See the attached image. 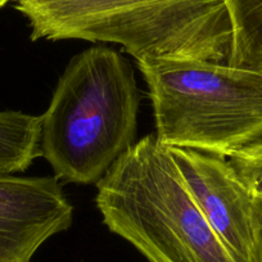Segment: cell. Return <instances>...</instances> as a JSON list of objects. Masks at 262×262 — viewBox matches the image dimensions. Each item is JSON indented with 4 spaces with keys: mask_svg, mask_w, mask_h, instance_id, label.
<instances>
[{
    "mask_svg": "<svg viewBox=\"0 0 262 262\" xmlns=\"http://www.w3.org/2000/svg\"><path fill=\"white\" fill-rule=\"evenodd\" d=\"M31 40L120 44L137 62L184 58L228 63L233 29L225 0H16Z\"/></svg>",
    "mask_w": 262,
    "mask_h": 262,
    "instance_id": "6da1fadb",
    "label": "cell"
},
{
    "mask_svg": "<svg viewBox=\"0 0 262 262\" xmlns=\"http://www.w3.org/2000/svg\"><path fill=\"white\" fill-rule=\"evenodd\" d=\"M140 93L117 50L94 47L75 55L42 116L40 150L58 179L97 184L135 144Z\"/></svg>",
    "mask_w": 262,
    "mask_h": 262,
    "instance_id": "7a4b0ae2",
    "label": "cell"
},
{
    "mask_svg": "<svg viewBox=\"0 0 262 262\" xmlns=\"http://www.w3.org/2000/svg\"><path fill=\"white\" fill-rule=\"evenodd\" d=\"M97 188L103 224L149 262H235L156 134L128 148Z\"/></svg>",
    "mask_w": 262,
    "mask_h": 262,
    "instance_id": "3957f363",
    "label": "cell"
},
{
    "mask_svg": "<svg viewBox=\"0 0 262 262\" xmlns=\"http://www.w3.org/2000/svg\"><path fill=\"white\" fill-rule=\"evenodd\" d=\"M138 67L162 144L229 158L262 139V63L158 58Z\"/></svg>",
    "mask_w": 262,
    "mask_h": 262,
    "instance_id": "277c9868",
    "label": "cell"
},
{
    "mask_svg": "<svg viewBox=\"0 0 262 262\" xmlns=\"http://www.w3.org/2000/svg\"><path fill=\"white\" fill-rule=\"evenodd\" d=\"M196 203L235 262H261L258 201L228 158L168 147Z\"/></svg>",
    "mask_w": 262,
    "mask_h": 262,
    "instance_id": "5b68a950",
    "label": "cell"
},
{
    "mask_svg": "<svg viewBox=\"0 0 262 262\" xmlns=\"http://www.w3.org/2000/svg\"><path fill=\"white\" fill-rule=\"evenodd\" d=\"M74 206L57 176L0 173V262H31L52 236L69 230Z\"/></svg>",
    "mask_w": 262,
    "mask_h": 262,
    "instance_id": "8992f818",
    "label": "cell"
},
{
    "mask_svg": "<svg viewBox=\"0 0 262 262\" xmlns=\"http://www.w3.org/2000/svg\"><path fill=\"white\" fill-rule=\"evenodd\" d=\"M42 116L0 111V173L24 172L41 156Z\"/></svg>",
    "mask_w": 262,
    "mask_h": 262,
    "instance_id": "52a82bcc",
    "label": "cell"
},
{
    "mask_svg": "<svg viewBox=\"0 0 262 262\" xmlns=\"http://www.w3.org/2000/svg\"><path fill=\"white\" fill-rule=\"evenodd\" d=\"M233 29L228 64L249 67L262 63V0H225Z\"/></svg>",
    "mask_w": 262,
    "mask_h": 262,
    "instance_id": "ba28073f",
    "label": "cell"
},
{
    "mask_svg": "<svg viewBox=\"0 0 262 262\" xmlns=\"http://www.w3.org/2000/svg\"><path fill=\"white\" fill-rule=\"evenodd\" d=\"M228 161L252 195L262 201V139L239 149Z\"/></svg>",
    "mask_w": 262,
    "mask_h": 262,
    "instance_id": "9c48e42d",
    "label": "cell"
},
{
    "mask_svg": "<svg viewBox=\"0 0 262 262\" xmlns=\"http://www.w3.org/2000/svg\"><path fill=\"white\" fill-rule=\"evenodd\" d=\"M258 201V207H259V216H261V262H262V201Z\"/></svg>",
    "mask_w": 262,
    "mask_h": 262,
    "instance_id": "30bf717a",
    "label": "cell"
},
{
    "mask_svg": "<svg viewBox=\"0 0 262 262\" xmlns=\"http://www.w3.org/2000/svg\"><path fill=\"white\" fill-rule=\"evenodd\" d=\"M9 2H12V0H0V8H3L4 6H7Z\"/></svg>",
    "mask_w": 262,
    "mask_h": 262,
    "instance_id": "8fae6325",
    "label": "cell"
}]
</instances>
